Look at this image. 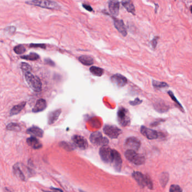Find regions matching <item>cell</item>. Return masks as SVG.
Segmentation results:
<instances>
[{"label": "cell", "instance_id": "44", "mask_svg": "<svg viewBox=\"0 0 192 192\" xmlns=\"http://www.w3.org/2000/svg\"><path fill=\"white\" fill-rule=\"evenodd\" d=\"M43 192H57V191H53V192H50V191H44L43 190Z\"/></svg>", "mask_w": 192, "mask_h": 192}, {"label": "cell", "instance_id": "27", "mask_svg": "<svg viewBox=\"0 0 192 192\" xmlns=\"http://www.w3.org/2000/svg\"><path fill=\"white\" fill-rule=\"evenodd\" d=\"M90 71L93 75L97 76H101L104 74V70L99 67H91L90 68Z\"/></svg>", "mask_w": 192, "mask_h": 192}, {"label": "cell", "instance_id": "45", "mask_svg": "<svg viewBox=\"0 0 192 192\" xmlns=\"http://www.w3.org/2000/svg\"><path fill=\"white\" fill-rule=\"evenodd\" d=\"M191 13H192V6H191Z\"/></svg>", "mask_w": 192, "mask_h": 192}, {"label": "cell", "instance_id": "32", "mask_svg": "<svg viewBox=\"0 0 192 192\" xmlns=\"http://www.w3.org/2000/svg\"><path fill=\"white\" fill-rule=\"evenodd\" d=\"M14 51L16 54L21 55L25 52L26 49L23 45L19 44V45L15 46V47L14 48Z\"/></svg>", "mask_w": 192, "mask_h": 192}, {"label": "cell", "instance_id": "24", "mask_svg": "<svg viewBox=\"0 0 192 192\" xmlns=\"http://www.w3.org/2000/svg\"><path fill=\"white\" fill-rule=\"evenodd\" d=\"M79 60L84 65L89 66L93 64V59L90 56L87 55H83L79 57Z\"/></svg>", "mask_w": 192, "mask_h": 192}, {"label": "cell", "instance_id": "9", "mask_svg": "<svg viewBox=\"0 0 192 192\" xmlns=\"http://www.w3.org/2000/svg\"><path fill=\"white\" fill-rule=\"evenodd\" d=\"M140 146L141 143L140 140L134 137L128 138L125 142V147L126 148L128 149L133 150L135 151H138L140 148Z\"/></svg>", "mask_w": 192, "mask_h": 192}, {"label": "cell", "instance_id": "38", "mask_svg": "<svg viewBox=\"0 0 192 192\" xmlns=\"http://www.w3.org/2000/svg\"><path fill=\"white\" fill-rule=\"evenodd\" d=\"M142 102V101L140 100V99H139L138 98H137L135 99L134 101H130L129 104H130L132 106H136V105H138L139 104H141Z\"/></svg>", "mask_w": 192, "mask_h": 192}, {"label": "cell", "instance_id": "31", "mask_svg": "<svg viewBox=\"0 0 192 192\" xmlns=\"http://www.w3.org/2000/svg\"><path fill=\"white\" fill-rule=\"evenodd\" d=\"M20 67L22 70V73L24 74L28 72H32V67L28 64L26 62L21 63Z\"/></svg>", "mask_w": 192, "mask_h": 192}, {"label": "cell", "instance_id": "10", "mask_svg": "<svg viewBox=\"0 0 192 192\" xmlns=\"http://www.w3.org/2000/svg\"><path fill=\"white\" fill-rule=\"evenodd\" d=\"M72 141L74 145L81 149H85L88 148V144L85 138L79 135H74L72 137Z\"/></svg>", "mask_w": 192, "mask_h": 192}, {"label": "cell", "instance_id": "20", "mask_svg": "<svg viewBox=\"0 0 192 192\" xmlns=\"http://www.w3.org/2000/svg\"><path fill=\"white\" fill-rule=\"evenodd\" d=\"M47 107V103L46 100L44 99H39L36 102V105L33 107L32 111L33 112L37 113L41 111H43Z\"/></svg>", "mask_w": 192, "mask_h": 192}, {"label": "cell", "instance_id": "29", "mask_svg": "<svg viewBox=\"0 0 192 192\" xmlns=\"http://www.w3.org/2000/svg\"><path fill=\"white\" fill-rule=\"evenodd\" d=\"M152 85L155 88L161 89L164 88H167L169 87V84L163 81H156L155 80H153L152 81Z\"/></svg>", "mask_w": 192, "mask_h": 192}, {"label": "cell", "instance_id": "28", "mask_svg": "<svg viewBox=\"0 0 192 192\" xmlns=\"http://www.w3.org/2000/svg\"><path fill=\"white\" fill-rule=\"evenodd\" d=\"M167 93H168V95L170 96V98L172 100V101H173L175 103V104H177V107L179 109V110H180L181 111L184 112V110L183 107L182 106L181 104H180V103L178 101V100L177 99L176 97L174 96L173 92H172V91H171V90H169V91L167 92Z\"/></svg>", "mask_w": 192, "mask_h": 192}, {"label": "cell", "instance_id": "34", "mask_svg": "<svg viewBox=\"0 0 192 192\" xmlns=\"http://www.w3.org/2000/svg\"><path fill=\"white\" fill-rule=\"evenodd\" d=\"M169 192H183V189L178 185L172 184L170 186Z\"/></svg>", "mask_w": 192, "mask_h": 192}, {"label": "cell", "instance_id": "40", "mask_svg": "<svg viewBox=\"0 0 192 192\" xmlns=\"http://www.w3.org/2000/svg\"><path fill=\"white\" fill-rule=\"evenodd\" d=\"M44 62L46 64L48 65H50V66H52V67H54L55 66V62L50 59H46L44 60Z\"/></svg>", "mask_w": 192, "mask_h": 192}, {"label": "cell", "instance_id": "42", "mask_svg": "<svg viewBox=\"0 0 192 192\" xmlns=\"http://www.w3.org/2000/svg\"><path fill=\"white\" fill-rule=\"evenodd\" d=\"M83 8H84L85 9H86L87 10H88L89 11H92L93 10L92 8H91L89 5H85V4H83Z\"/></svg>", "mask_w": 192, "mask_h": 192}, {"label": "cell", "instance_id": "30", "mask_svg": "<svg viewBox=\"0 0 192 192\" xmlns=\"http://www.w3.org/2000/svg\"><path fill=\"white\" fill-rule=\"evenodd\" d=\"M22 59L29 61H36L39 59V56L36 53H30L29 55H24L20 57Z\"/></svg>", "mask_w": 192, "mask_h": 192}, {"label": "cell", "instance_id": "11", "mask_svg": "<svg viewBox=\"0 0 192 192\" xmlns=\"http://www.w3.org/2000/svg\"><path fill=\"white\" fill-rule=\"evenodd\" d=\"M111 82L118 87H123L127 83V79L125 76L120 74L112 75L111 77Z\"/></svg>", "mask_w": 192, "mask_h": 192}, {"label": "cell", "instance_id": "36", "mask_svg": "<svg viewBox=\"0 0 192 192\" xmlns=\"http://www.w3.org/2000/svg\"><path fill=\"white\" fill-rule=\"evenodd\" d=\"M5 32H7L10 34H13L16 31V28L14 26H9L5 29Z\"/></svg>", "mask_w": 192, "mask_h": 192}, {"label": "cell", "instance_id": "25", "mask_svg": "<svg viewBox=\"0 0 192 192\" xmlns=\"http://www.w3.org/2000/svg\"><path fill=\"white\" fill-rule=\"evenodd\" d=\"M169 180V174L167 172H163L161 173L160 177V182L163 188L165 187Z\"/></svg>", "mask_w": 192, "mask_h": 192}, {"label": "cell", "instance_id": "12", "mask_svg": "<svg viewBox=\"0 0 192 192\" xmlns=\"http://www.w3.org/2000/svg\"><path fill=\"white\" fill-rule=\"evenodd\" d=\"M122 163V159L120 153L114 149V158L112 163L114 165L115 169L117 171H120L121 170Z\"/></svg>", "mask_w": 192, "mask_h": 192}, {"label": "cell", "instance_id": "46", "mask_svg": "<svg viewBox=\"0 0 192 192\" xmlns=\"http://www.w3.org/2000/svg\"><path fill=\"white\" fill-rule=\"evenodd\" d=\"M80 192H83V191H81V190H80Z\"/></svg>", "mask_w": 192, "mask_h": 192}, {"label": "cell", "instance_id": "14", "mask_svg": "<svg viewBox=\"0 0 192 192\" xmlns=\"http://www.w3.org/2000/svg\"><path fill=\"white\" fill-rule=\"evenodd\" d=\"M26 132L33 137H37L39 138L43 137L44 134L43 130L36 126H33L30 127L27 130Z\"/></svg>", "mask_w": 192, "mask_h": 192}, {"label": "cell", "instance_id": "41", "mask_svg": "<svg viewBox=\"0 0 192 192\" xmlns=\"http://www.w3.org/2000/svg\"><path fill=\"white\" fill-rule=\"evenodd\" d=\"M158 37H155L152 41H151V44L152 47H153V48H155L157 44V39H158Z\"/></svg>", "mask_w": 192, "mask_h": 192}, {"label": "cell", "instance_id": "37", "mask_svg": "<svg viewBox=\"0 0 192 192\" xmlns=\"http://www.w3.org/2000/svg\"><path fill=\"white\" fill-rule=\"evenodd\" d=\"M30 48H46V45L44 44H34L32 43L29 45Z\"/></svg>", "mask_w": 192, "mask_h": 192}, {"label": "cell", "instance_id": "6", "mask_svg": "<svg viewBox=\"0 0 192 192\" xmlns=\"http://www.w3.org/2000/svg\"><path fill=\"white\" fill-rule=\"evenodd\" d=\"M118 120L122 126L129 125L130 122L129 111L124 107L120 108L118 111Z\"/></svg>", "mask_w": 192, "mask_h": 192}, {"label": "cell", "instance_id": "22", "mask_svg": "<svg viewBox=\"0 0 192 192\" xmlns=\"http://www.w3.org/2000/svg\"><path fill=\"white\" fill-rule=\"evenodd\" d=\"M123 6L125 8L126 10L130 13L135 14V8L133 2L131 0H123L121 2Z\"/></svg>", "mask_w": 192, "mask_h": 192}, {"label": "cell", "instance_id": "21", "mask_svg": "<svg viewBox=\"0 0 192 192\" xmlns=\"http://www.w3.org/2000/svg\"><path fill=\"white\" fill-rule=\"evenodd\" d=\"M26 105V102H22L20 104L14 106L10 112V116H14L19 114Z\"/></svg>", "mask_w": 192, "mask_h": 192}, {"label": "cell", "instance_id": "26", "mask_svg": "<svg viewBox=\"0 0 192 192\" xmlns=\"http://www.w3.org/2000/svg\"><path fill=\"white\" fill-rule=\"evenodd\" d=\"M6 129L10 131H13V132H20L22 130L20 126L16 123H9L6 126Z\"/></svg>", "mask_w": 192, "mask_h": 192}, {"label": "cell", "instance_id": "17", "mask_svg": "<svg viewBox=\"0 0 192 192\" xmlns=\"http://www.w3.org/2000/svg\"><path fill=\"white\" fill-rule=\"evenodd\" d=\"M61 113V109H57L50 112L48 115V124L49 125H51L55 123L59 118Z\"/></svg>", "mask_w": 192, "mask_h": 192}, {"label": "cell", "instance_id": "39", "mask_svg": "<svg viewBox=\"0 0 192 192\" xmlns=\"http://www.w3.org/2000/svg\"><path fill=\"white\" fill-rule=\"evenodd\" d=\"M165 121V119H158L157 120H156L155 121L153 122L151 124V126H156L158 125L159 124H160L161 123L163 122H164Z\"/></svg>", "mask_w": 192, "mask_h": 192}, {"label": "cell", "instance_id": "1", "mask_svg": "<svg viewBox=\"0 0 192 192\" xmlns=\"http://www.w3.org/2000/svg\"><path fill=\"white\" fill-rule=\"evenodd\" d=\"M28 5H33L40 8L59 10L61 7L58 4L51 0H32L25 2Z\"/></svg>", "mask_w": 192, "mask_h": 192}, {"label": "cell", "instance_id": "16", "mask_svg": "<svg viewBox=\"0 0 192 192\" xmlns=\"http://www.w3.org/2000/svg\"><path fill=\"white\" fill-rule=\"evenodd\" d=\"M27 144L32 148L35 149H38L42 147V143L35 137L31 136L27 139Z\"/></svg>", "mask_w": 192, "mask_h": 192}, {"label": "cell", "instance_id": "33", "mask_svg": "<svg viewBox=\"0 0 192 192\" xmlns=\"http://www.w3.org/2000/svg\"><path fill=\"white\" fill-rule=\"evenodd\" d=\"M145 184L149 189L152 190L153 189V185L151 177L148 175V174L145 175Z\"/></svg>", "mask_w": 192, "mask_h": 192}, {"label": "cell", "instance_id": "15", "mask_svg": "<svg viewBox=\"0 0 192 192\" xmlns=\"http://www.w3.org/2000/svg\"><path fill=\"white\" fill-rule=\"evenodd\" d=\"M114 25L116 29L123 36H126L127 35V30L126 28L125 25L124 23V22L122 20H120L118 19H114Z\"/></svg>", "mask_w": 192, "mask_h": 192}, {"label": "cell", "instance_id": "3", "mask_svg": "<svg viewBox=\"0 0 192 192\" xmlns=\"http://www.w3.org/2000/svg\"><path fill=\"white\" fill-rule=\"evenodd\" d=\"M126 158L136 165H141L145 163V157L136 152V151L128 149L125 153Z\"/></svg>", "mask_w": 192, "mask_h": 192}, {"label": "cell", "instance_id": "7", "mask_svg": "<svg viewBox=\"0 0 192 192\" xmlns=\"http://www.w3.org/2000/svg\"><path fill=\"white\" fill-rule=\"evenodd\" d=\"M103 130L104 133L106 135H107L112 139L117 138L122 133V131L120 129H119L116 126L111 125H106L104 126Z\"/></svg>", "mask_w": 192, "mask_h": 192}, {"label": "cell", "instance_id": "35", "mask_svg": "<svg viewBox=\"0 0 192 192\" xmlns=\"http://www.w3.org/2000/svg\"><path fill=\"white\" fill-rule=\"evenodd\" d=\"M60 146H61L62 148L66 149L67 151H72L73 149V147L70 144L65 142H62L60 143Z\"/></svg>", "mask_w": 192, "mask_h": 192}, {"label": "cell", "instance_id": "4", "mask_svg": "<svg viewBox=\"0 0 192 192\" xmlns=\"http://www.w3.org/2000/svg\"><path fill=\"white\" fill-rule=\"evenodd\" d=\"M89 140L92 144L96 146H105L109 143L108 139L104 137L102 133L100 132L92 133L89 137Z\"/></svg>", "mask_w": 192, "mask_h": 192}, {"label": "cell", "instance_id": "23", "mask_svg": "<svg viewBox=\"0 0 192 192\" xmlns=\"http://www.w3.org/2000/svg\"><path fill=\"white\" fill-rule=\"evenodd\" d=\"M154 107L156 111L161 113L167 112L169 109V106L165 104L163 101L157 102L154 104Z\"/></svg>", "mask_w": 192, "mask_h": 192}, {"label": "cell", "instance_id": "2", "mask_svg": "<svg viewBox=\"0 0 192 192\" xmlns=\"http://www.w3.org/2000/svg\"><path fill=\"white\" fill-rule=\"evenodd\" d=\"M24 75L25 76V81L30 88L37 92L41 91L42 83L38 76L32 74L31 72L25 73Z\"/></svg>", "mask_w": 192, "mask_h": 192}, {"label": "cell", "instance_id": "5", "mask_svg": "<svg viewBox=\"0 0 192 192\" xmlns=\"http://www.w3.org/2000/svg\"><path fill=\"white\" fill-rule=\"evenodd\" d=\"M101 158L104 163H112L114 158V149L105 146L100 149L99 151Z\"/></svg>", "mask_w": 192, "mask_h": 192}, {"label": "cell", "instance_id": "19", "mask_svg": "<svg viewBox=\"0 0 192 192\" xmlns=\"http://www.w3.org/2000/svg\"><path fill=\"white\" fill-rule=\"evenodd\" d=\"M13 171L14 174L16 177L22 181H25V176L23 171L20 167V163H16L13 166Z\"/></svg>", "mask_w": 192, "mask_h": 192}, {"label": "cell", "instance_id": "8", "mask_svg": "<svg viewBox=\"0 0 192 192\" xmlns=\"http://www.w3.org/2000/svg\"><path fill=\"white\" fill-rule=\"evenodd\" d=\"M140 133L146 137L148 139L152 140L158 138L161 134L156 130L148 128L144 126H142L140 128Z\"/></svg>", "mask_w": 192, "mask_h": 192}, {"label": "cell", "instance_id": "18", "mask_svg": "<svg viewBox=\"0 0 192 192\" xmlns=\"http://www.w3.org/2000/svg\"><path fill=\"white\" fill-rule=\"evenodd\" d=\"M132 176L142 188H144L146 186L145 175H144L142 173L139 171H134L132 174Z\"/></svg>", "mask_w": 192, "mask_h": 192}, {"label": "cell", "instance_id": "43", "mask_svg": "<svg viewBox=\"0 0 192 192\" xmlns=\"http://www.w3.org/2000/svg\"><path fill=\"white\" fill-rule=\"evenodd\" d=\"M51 189L52 190H53V191H59V192H63L61 189H58V188H53V187H51Z\"/></svg>", "mask_w": 192, "mask_h": 192}, {"label": "cell", "instance_id": "13", "mask_svg": "<svg viewBox=\"0 0 192 192\" xmlns=\"http://www.w3.org/2000/svg\"><path fill=\"white\" fill-rule=\"evenodd\" d=\"M120 4L118 0H109V8L111 14L114 16H118L119 13Z\"/></svg>", "mask_w": 192, "mask_h": 192}]
</instances>
